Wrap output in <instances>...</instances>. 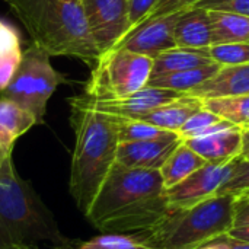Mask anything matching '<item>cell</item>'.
<instances>
[{
	"mask_svg": "<svg viewBox=\"0 0 249 249\" xmlns=\"http://www.w3.org/2000/svg\"><path fill=\"white\" fill-rule=\"evenodd\" d=\"M165 190L160 171L115 162L85 217L101 233L143 235L169 210Z\"/></svg>",
	"mask_w": 249,
	"mask_h": 249,
	"instance_id": "1",
	"label": "cell"
},
{
	"mask_svg": "<svg viewBox=\"0 0 249 249\" xmlns=\"http://www.w3.org/2000/svg\"><path fill=\"white\" fill-rule=\"evenodd\" d=\"M70 123L74 131L69 190L83 216L89 212L98 191L117 162V117L90 108L82 95L69 99Z\"/></svg>",
	"mask_w": 249,
	"mask_h": 249,
	"instance_id": "2",
	"label": "cell"
},
{
	"mask_svg": "<svg viewBox=\"0 0 249 249\" xmlns=\"http://www.w3.org/2000/svg\"><path fill=\"white\" fill-rule=\"evenodd\" d=\"M23 23L35 45L50 57L67 55L95 66L98 48L82 0H4Z\"/></svg>",
	"mask_w": 249,
	"mask_h": 249,
	"instance_id": "3",
	"label": "cell"
},
{
	"mask_svg": "<svg viewBox=\"0 0 249 249\" xmlns=\"http://www.w3.org/2000/svg\"><path fill=\"white\" fill-rule=\"evenodd\" d=\"M70 242L36 191L18 175L12 155H0V249H66Z\"/></svg>",
	"mask_w": 249,
	"mask_h": 249,
	"instance_id": "4",
	"label": "cell"
},
{
	"mask_svg": "<svg viewBox=\"0 0 249 249\" xmlns=\"http://www.w3.org/2000/svg\"><path fill=\"white\" fill-rule=\"evenodd\" d=\"M236 196H214L191 207L169 209L143 235L133 236L149 249H200L233 229Z\"/></svg>",
	"mask_w": 249,
	"mask_h": 249,
	"instance_id": "5",
	"label": "cell"
},
{
	"mask_svg": "<svg viewBox=\"0 0 249 249\" xmlns=\"http://www.w3.org/2000/svg\"><path fill=\"white\" fill-rule=\"evenodd\" d=\"M152 71V57L125 48H112L93 66L85 93L93 99L127 98L147 86Z\"/></svg>",
	"mask_w": 249,
	"mask_h": 249,
	"instance_id": "6",
	"label": "cell"
},
{
	"mask_svg": "<svg viewBox=\"0 0 249 249\" xmlns=\"http://www.w3.org/2000/svg\"><path fill=\"white\" fill-rule=\"evenodd\" d=\"M61 83H66V79L53 67L50 55L32 44L22 53L20 64L3 95L29 111L38 124H42L47 104Z\"/></svg>",
	"mask_w": 249,
	"mask_h": 249,
	"instance_id": "7",
	"label": "cell"
},
{
	"mask_svg": "<svg viewBox=\"0 0 249 249\" xmlns=\"http://www.w3.org/2000/svg\"><path fill=\"white\" fill-rule=\"evenodd\" d=\"M92 36L101 50H112L130 31L127 0H82Z\"/></svg>",
	"mask_w": 249,
	"mask_h": 249,
	"instance_id": "8",
	"label": "cell"
},
{
	"mask_svg": "<svg viewBox=\"0 0 249 249\" xmlns=\"http://www.w3.org/2000/svg\"><path fill=\"white\" fill-rule=\"evenodd\" d=\"M235 159L228 163H206L179 184L165 190L169 209H184L206 201L214 196L232 174Z\"/></svg>",
	"mask_w": 249,
	"mask_h": 249,
	"instance_id": "9",
	"label": "cell"
},
{
	"mask_svg": "<svg viewBox=\"0 0 249 249\" xmlns=\"http://www.w3.org/2000/svg\"><path fill=\"white\" fill-rule=\"evenodd\" d=\"M181 12L182 10L142 22L128 34H125L114 48H125L139 54L149 55L152 58L158 57L163 51L175 48L177 42L174 29Z\"/></svg>",
	"mask_w": 249,
	"mask_h": 249,
	"instance_id": "10",
	"label": "cell"
},
{
	"mask_svg": "<svg viewBox=\"0 0 249 249\" xmlns=\"http://www.w3.org/2000/svg\"><path fill=\"white\" fill-rule=\"evenodd\" d=\"M188 93L177 92L172 89H162L155 86H146L142 90L120 99H93L89 95L83 93V101L93 109L121 117V118H133L137 120L152 109L169 104L175 99H179Z\"/></svg>",
	"mask_w": 249,
	"mask_h": 249,
	"instance_id": "11",
	"label": "cell"
},
{
	"mask_svg": "<svg viewBox=\"0 0 249 249\" xmlns=\"http://www.w3.org/2000/svg\"><path fill=\"white\" fill-rule=\"evenodd\" d=\"M184 143L209 163H228L241 156L242 127L222 120L201 136L187 139Z\"/></svg>",
	"mask_w": 249,
	"mask_h": 249,
	"instance_id": "12",
	"label": "cell"
},
{
	"mask_svg": "<svg viewBox=\"0 0 249 249\" xmlns=\"http://www.w3.org/2000/svg\"><path fill=\"white\" fill-rule=\"evenodd\" d=\"M182 143L178 133H171L165 137L140 140V142H124L118 144L117 163L127 168L160 171L168 158Z\"/></svg>",
	"mask_w": 249,
	"mask_h": 249,
	"instance_id": "13",
	"label": "cell"
},
{
	"mask_svg": "<svg viewBox=\"0 0 249 249\" xmlns=\"http://www.w3.org/2000/svg\"><path fill=\"white\" fill-rule=\"evenodd\" d=\"M244 93H249V63L220 66L210 79L188 92V95L201 101L231 98Z\"/></svg>",
	"mask_w": 249,
	"mask_h": 249,
	"instance_id": "14",
	"label": "cell"
},
{
	"mask_svg": "<svg viewBox=\"0 0 249 249\" xmlns=\"http://www.w3.org/2000/svg\"><path fill=\"white\" fill-rule=\"evenodd\" d=\"M174 36L177 47L201 50L212 45V28L209 10L200 7L182 9L175 23Z\"/></svg>",
	"mask_w": 249,
	"mask_h": 249,
	"instance_id": "15",
	"label": "cell"
},
{
	"mask_svg": "<svg viewBox=\"0 0 249 249\" xmlns=\"http://www.w3.org/2000/svg\"><path fill=\"white\" fill-rule=\"evenodd\" d=\"M38 124L36 118L15 101L0 98V155H12L15 142Z\"/></svg>",
	"mask_w": 249,
	"mask_h": 249,
	"instance_id": "16",
	"label": "cell"
},
{
	"mask_svg": "<svg viewBox=\"0 0 249 249\" xmlns=\"http://www.w3.org/2000/svg\"><path fill=\"white\" fill-rule=\"evenodd\" d=\"M203 107L204 104L201 99L191 95H185L179 99H175L169 104L152 109L150 112L144 114L137 120L149 123L162 130L178 133L182 128V125L190 120V117H193Z\"/></svg>",
	"mask_w": 249,
	"mask_h": 249,
	"instance_id": "17",
	"label": "cell"
},
{
	"mask_svg": "<svg viewBox=\"0 0 249 249\" xmlns=\"http://www.w3.org/2000/svg\"><path fill=\"white\" fill-rule=\"evenodd\" d=\"M214 63L207 48L193 50V48H181L175 47L172 50L163 51L158 57L153 58V71L152 74L171 73V71H182L190 69H197L203 66H209Z\"/></svg>",
	"mask_w": 249,
	"mask_h": 249,
	"instance_id": "18",
	"label": "cell"
},
{
	"mask_svg": "<svg viewBox=\"0 0 249 249\" xmlns=\"http://www.w3.org/2000/svg\"><path fill=\"white\" fill-rule=\"evenodd\" d=\"M207 162L197 155L190 146H187L182 140V143L174 150V153L168 158V160L160 168V175L163 179L165 188H171L181 181H184L187 177H190L193 172L204 166Z\"/></svg>",
	"mask_w": 249,
	"mask_h": 249,
	"instance_id": "19",
	"label": "cell"
},
{
	"mask_svg": "<svg viewBox=\"0 0 249 249\" xmlns=\"http://www.w3.org/2000/svg\"><path fill=\"white\" fill-rule=\"evenodd\" d=\"M220 69L219 63H212L209 66L182 70V71H171V73H160L152 74L149 79L147 86L162 88V89H172L177 92L188 93L196 86L201 85L207 79H210L217 70Z\"/></svg>",
	"mask_w": 249,
	"mask_h": 249,
	"instance_id": "20",
	"label": "cell"
},
{
	"mask_svg": "<svg viewBox=\"0 0 249 249\" xmlns=\"http://www.w3.org/2000/svg\"><path fill=\"white\" fill-rule=\"evenodd\" d=\"M212 45L225 42H249V16L209 10Z\"/></svg>",
	"mask_w": 249,
	"mask_h": 249,
	"instance_id": "21",
	"label": "cell"
},
{
	"mask_svg": "<svg viewBox=\"0 0 249 249\" xmlns=\"http://www.w3.org/2000/svg\"><path fill=\"white\" fill-rule=\"evenodd\" d=\"M203 104L204 108L238 127L244 128L249 125V93L231 98L206 99Z\"/></svg>",
	"mask_w": 249,
	"mask_h": 249,
	"instance_id": "22",
	"label": "cell"
},
{
	"mask_svg": "<svg viewBox=\"0 0 249 249\" xmlns=\"http://www.w3.org/2000/svg\"><path fill=\"white\" fill-rule=\"evenodd\" d=\"M117 121H118V139H120V143L152 140V139H159V137H165V136H168L171 133H175V131L162 130L159 127H155V125H152L149 123H144V121H140V120L117 117Z\"/></svg>",
	"mask_w": 249,
	"mask_h": 249,
	"instance_id": "23",
	"label": "cell"
},
{
	"mask_svg": "<svg viewBox=\"0 0 249 249\" xmlns=\"http://www.w3.org/2000/svg\"><path fill=\"white\" fill-rule=\"evenodd\" d=\"M66 249H149L133 236L102 233L83 242H70Z\"/></svg>",
	"mask_w": 249,
	"mask_h": 249,
	"instance_id": "24",
	"label": "cell"
},
{
	"mask_svg": "<svg viewBox=\"0 0 249 249\" xmlns=\"http://www.w3.org/2000/svg\"><path fill=\"white\" fill-rule=\"evenodd\" d=\"M210 58L220 66H235L249 63V42L213 44L207 48Z\"/></svg>",
	"mask_w": 249,
	"mask_h": 249,
	"instance_id": "25",
	"label": "cell"
},
{
	"mask_svg": "<svg viewBox=\"0 0 249 249\" xmlns=\"http://www.w3.org/2000/svg\"><path fill=\"white\" fill-rule=\"evenodd\" d=\"M245 191H249V160L236 158L232 174L228 178V181L220 187L217 196H225V194L239 196Z\"/></svg>",
	"mask_w": 249,
	"mask_h": 249,
	"instance_id": "26",
	"label": "cell"
},
{
	"mask_svg": "<svg viewBox=\"0 0 249 249\" xmlns=\"http://www.w3.org/2000/svg\"><path fill=\"white\" fill-rule=\"evenodd\" d=\"M223 118H220L219 115H216L214 112L209 111L207 108H201L200 111H197L193 117H190V120L182 125V128L178 131L179 137L182 140L187 139H193L197 136H201L204 131H207L210 127L216 125L217 123H220Z\"/></svg>",
	"mask_w": 249,
	"mask_h": 249,
	"instance_id": "27",
	"label": "cell"
},
{
	"mask_svg": "<svg viewBox=\"0 0 249 249\" xmlns=\"http://www.w3.org/2000/svg\"><path fill=\"white\" fill-rule=\"evenodd\" d=\"M194 7L249 16V0H200Z\"/></svg>",
	"mask_w": 249,
	"mask_h": 249,
	"instance_id": "28",
	"label": "cell"
},
{
	"mask_svg": "<svg viewBox=\"0 0 249 249\" xmlns=\"http://www.w3.org/2000/svg\"><path fill=\"white\" fill-rule=\"evenodd\" d=\"M22 50H13L3 55H0V90H4L9 83L12 82L20 60H22Z\"/></svg>",
	"mask_w": 249,
	"mask_h": 249,
	"instance_id": "29",
	"label": "cell"
},
{
	"mask_svg": "<svg viewBox=\"0 0 249 249\" xmlns=\"http://www.w3.org/2000/svg\"><path fill=\"white\" fill-rule=\"evenodd\" d=\"M158 1L159 0H127V4H128V19H130V31L133 28H136L137 25H140L143 20L147 19V16L155 9Z\"/></svg>",
	"mask_w": 249,
	"mask_h": 249,
	"instance_id": "30",
	"label": "cell"
},
{
	"mask_svg": "<svg viewBox=\"0 0 249 249\" xmlns=\"http://www.w3.org/2000/svg\"><path fill=\"white\" fill-rule=\"evenodd\" d=\"M19 48H20V35L18 29L0 18V55Z\"/></svg>",
	"mask_w": 249,
	"mask_h": 249,
	"instance_id": "31",
	"label": "cell"
},
{
	"mask_svg": "<svg viewBox=\"0 0 249 249\" xmlns=\"http://www.w3.org/2000/svg\"><path fill=\"white\" fill-rule=\"evenodd\" d=\"M197 1H200V0H159L158 4L155 6V9H153V10L150 12V15L147 16V19L159 18V16H166V15L179 12V10H182V9H187V7L194 6ZM147 19H146V20H147ZM143 22H144V20H143Z\"/></svg>",
	"mask_w": 249,
	"mask_h": 249,
	"instance_id": "32",
	"label": "cell"
},
{
	"mask_svg": "<svg viewBox=\"0 0 249 249\" xmlns=\"http://www.w3.org/2000/svg\"><path fill=\"white\" fill-rule=\"evenodd\" d=\"M244 226H249V200L236 196L233 228H244Z\"/></svg>",
	"mask_w": 249,
	"mask_h": 249,
	"instance_id": "33",
	"label": "cell"
},
{
	"mask_svg": "<svg viewBox=\"0 0 249 249\" xmlns=\"http://www.w3.org/2000/svg\"><path fill=\"white\" fill-rule=\"evenodd\" d=\"M214 242H222L228 249H249V242L247 241H241V239H235L229 235H223L220 238H217Z\"/></svg>",
	"mask_w": 249,
	"mask_h": 249,
	"instance_id": "34",
	"label": "cell"
},
{
	"mask_svg": "<svg viewBox=\"0 0 249 249\" xmlns=\"http://www.w3.org/2000/svg\"><path fill=\"white\" fill-rule=\"evenodd\" d=\"M228 235L232 236V238H235V239H241V241H247V242H249V226L233 228Z\"/></svg>",
	"mask_w": 249,
	"mask_h": 249,
	"instance_id": "35",
	"label": "cell"
},
{
	"mask_svg": "<svg viewBox=\"0 0 249 249\" xmlns=\"http://www.w3.org/2000/svg\"><path fill=\"white\" fill-rule=\"evenodd\" d=\"M242 159L249 160V130L242 128V149H241V156Z\"/></svg>",
	"mask_w": 249,
	"mask_h": 249,
	"instance_id": "36",
	"label": "cell"
},
{
	"mask_svg": "<svg viewBox=\"0 0 249 249\" xmlns=\"http://www.w3.org/2000/svg\"><path fill=\"white\" fill-rule=\"evenodd\" d=\"M200 249H228L222 242H212V244H209V245H204V247H201Z\"/></svg>",
	"mask_w": 249,
	"mask_h": 249,
	"instance_id": "37",
	"label": "cell"
},
{
	"mask_svg": "<svg viewBox=\"0 0 249 249\" xmlns=\"http://www.w3.org/2000/svg\"><path fill=\"white\" fill-rule=\"evenodd\" d=\"M16 249H55V248H42V247H25V248H16Z\"/></svg>",
	"mask_w": 249,
	"mask_h": 249,
	"instance_id": "38",
	"label": "cell"
},
{
	"mask_svg": "<svg viewBox=\"0 0 249 249\" xmlns=\"http://www.w3.org/2000/svg\"><path fill=\"white\" fill-rule=\"evenodd\" d=\"M239 197H242V198H247V200H249V191H245V193L239 194Z\"/></svg>",
	"mask_w": 249,
	"mask_h": 249,
	"instance_id": "39",
	"label": "cell"
},
{
	"mask_svg": "<svg viewBox=\"0 0 249 249\" xmlns=\"http://www.w3.org/2000/svg\"><path fill=\"white\" fill-rule=\"evenodd\" d=\"M244 128H248V130H249V125H247V127H244Z\"/></svg>",
	"mask_w": 249,
	"mask_h": 249,
	"instance_id": "40",
	"label": "cell"
}]
</instances>
